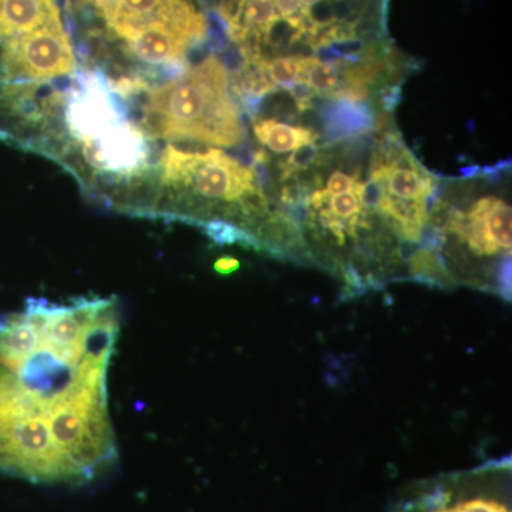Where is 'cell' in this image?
<instances>
[{"label":"cell","instance_id":"9","mask_svg":"<svg viewBox=\"0 0 512 512\" xmlns=\"http://www.w3.org/2000/svg\"><path fill=\"white\" fill-rule=\"evenodd\" d=\"M254 133L259 143L275 153L295 151L316 141L311 128L291 126L276 120H255Z\"/></svg>","mask_w":512,"mask_h":512},{"label":"cell","instance_id":"3","mask_svg":"<svg viewBox=\"0 0 512 512\" xmlns=\"http://www.w3.org/2000/svg\"><path fill=\"white\" fill-rule=\"evenodd\" d=\"M148 137L234 147L244 138L224 63L211 55L171 82L148 90L141 116Z\"/></svg>","mask_w":512,"mask_h":512},{"label":"cell","instance_id":"11","mask_svg":"<svg viewBox=\"0 0 512 512\" xmlns=\"http://www.w3.org/2000/svg\"><path fill=\"white\" fill-rule=\"evenodd\" d=\"M301 59L302 56H276L266 59L264 55H258V62L269 82L284 89L299 82Z\"/></svg>","mask_w":512,"mask_h":512},{"label":"cell","instance_id":"4","mask_svg":"<svg viewBox=\"0 0 512 512\" xmlns=\"http://www.w3.org/2000/svg\"><path fill=\"white\" fill-rule=\"evenodd\" d=\"M390 512H512L511 457L413 481Z\"/></svg>","mask_w":512,"mask_h":512},{"label":"cell","instance_id":"10","mask_svg":"<svg viewBox=\"0 0 512 512\" xmlns=\"http://www.w3.org/2000/svg\"><path fill=\"white\" fill-rule=\"evenodd\" d=\"M299 82L308 84L316 93L332 96L340 87V73L333 64L319 57L302 56Z\"/></svg>","mask_w":512,"mask_h":512},{"label":"cell","instance_id":"1","mask_svg":"<svg viewBox=\"0 0 512 512\" xmlns=\"http://www.w3.org/2000/svg\"><path fill=\"white\" fill-rule=\"evenodd\" d=\"M116 298H30L0 318V473L92 484L119 458L107 373L120 332Z\"/></svg>","mask_w":512,"mask_h":512},{"label":"cell","instance_id":"13","mask_svg":"<svg viewBox=\"0 0 512 512\" xmlns=\"http://www.w3.org/2000/svg\"><path fill=\"white\" fill-rule=\"evenodd\" d=\"M359 183V174L349 175L336 171L330 175L325 191L329 195L345 194V192L355 191Z\"/></svg>","mask_w":512,"mask_h":512},{"label":"cell","instance_id":"8","mask_svg":"<svg viewBox=\"0 0 512 512\" xmlns=\"http://www.w3.org/2000/svg\"><path fill=\"white\" fill-rule=\"evenodd\" d=\"M370 177L379 181L390 197L424 205L436 188V180L394 140L376 154Z\"/></svg>","mask_w":512,"mask_h":512},{"label":"cell","instance_id":"15","mask_svg":"<svg viewBox=\"0 0 512 512\" xmlns=\"http://www.w3.org/2000/svg\"><path fill=\"white\" fill-rule=\"evenodd\" d=\"M241 268V262L238 261L234 256H221L215 261L214 271L220 275H231L237 272Z\"/></svg>","mask_w":512,"mask_h":512},{"label":"cell","instance_id":"5","mask_svg":"<svg viewBox=\"0 0 512 512\" xmlns=\"http://www.w3.org/2000/svg\"><path fill=\"white\" fill-rule=\"evenodd\" d=\"M76 69L63 25L43 26L0 42V83H45Z\"/></svg>","mask_w":512,"mask_h":512},{"label":"cell","instance_id":"12","mask_svg":"<svg viewBox=\"0 0 512 512\" xmlns=\"http://www.w3.org/2000/svg\"><path fill=\"white\" fill-rule=\"evenodd\" d=\"M318 157L319 150L315 144H308V146L298 148L291 157H288V160L282 163V178H284V180H288L289 177H292L295 171L305 170L306 167L315 163V160Z\"/></svg>","mask_w":512,"mask_h":512},{"label":"cell","instance_id":"14","mask_svg":"<svg viewBox=\"0 0 512 512\" xmlns=\"http://www.w3.org/2000/svg\"><path fill=\"white\" fill-rule=\"evenodd\" d=\"M286 90H289V93L292 94V99L295 100L299 111L312 109V101L315 99L316 92L308 84L296 82L291 84Z\"/></svg>","mask_w":512,"mask_h":512},{"label":"cell","instance_id":"2","mask_svg":"<svg viewBox=\"0 0 512 512\" xmlns=\"http://www.w3.org/2000/svg\"><path fill=\"white\" fill-rule=\"evenodd\" d=\"M160 184L156 214L201 228L224 222L241 234L242 245L268 251V201L258 178L224 151H184L170 144L161 156Z\"/></svg>","mask_w":512,"mask_h":512},{"label":"cell","instance_id":"7","mask_svg":"<svg viewBox=\"0 0 512 512\" xmlns=\"http://www.w3.org/2000/svg\"><path fill=\"white\" fill-rule=\"evenodd\" d=\"M148 146L143 130L121 121L92 144L82 146V160L90 170L114 175L116 180L141 178L148 168Z\"/></svg>","mask_w":512,"mask_h":512},{"label":"cell","instance_id":"6","mask_svg":"<svg viewBox=\"0 0 512 512\" xmlns=\"http://www.w3.org/2000/svg\"><path fill=\"white\" fill-rule=\"evenodd\" d=\"M511 205L501 198L484 197L466 212L453 211L439 229V249L453 241L458 252L478 261L511 262Z\"/></svg>","mask_w":512,"mask_h":512}]
</instances>
